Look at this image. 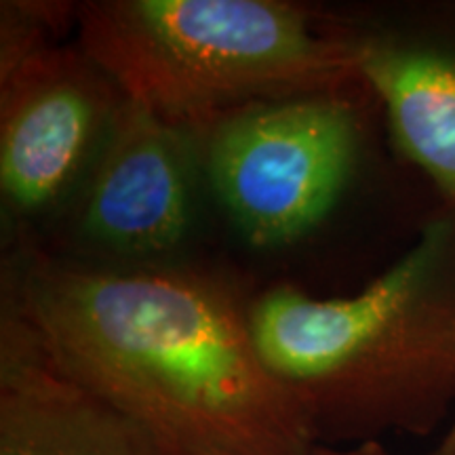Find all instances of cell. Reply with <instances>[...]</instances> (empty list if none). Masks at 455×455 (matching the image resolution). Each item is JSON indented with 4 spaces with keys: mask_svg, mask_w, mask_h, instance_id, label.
Returning a JSON list of instances; mask_svg holds the SVG:
<instances>
[{
    "mask_svg": "<svg viewBox=\"0 0 455 455\" xmlns=\"http://www.w3.org/2000/svg\"><path fill=\"white\" fill-rule=\"evenodd\" d=\"M348 93L243 108L203 135L209 180L249 241L299 238L338 201L361 146Z\"/></svg>",
    "mask_w": 455,
    "mask_h": 455,
    "instance_id": "obj_4",
    "label": "cell"
},
{
    "mask_svg": "<svg viewBox=\"0 0 455 455\" xmlns=\"http://www.w3.org/2000/svg\"><path fill=\"white\" fill-rule=\"evenodd\" d=\"M308 455H390L388 449L384 447L382 441H367V443H356V445H318L312 449Z\"/></svg>",
    "mask_w": 455,
    "mask_h": 455,
    "instance_id": "obj_9",
    "label": "cell"
},
{
    "mask_svg": "<svg viewBox=\"0 0 455 455\" xmlns=\"http://www.w3.org/2000/svg\"><path fill=\"white\" fill-rule=\"evenodd\" d=\"M123 93L83 49L38 43L0 61V186L24 213L76 178Z\"/></svg>",
    "mask_w": 455,
    "mask_h": 455,
    "instance_id": "obj_5",
    "label": "cell"
},
{
    "mask_svg": "<svg viewBox=\"0 0 455 455\" xmlns=\"http://www.w3.org/2000/svg\"><path fill=\"white\" fill-rule=\"evenodd\" d=\"M249 323L318 443L435 435L455 407V218H432L356 295L276 287L249 306Z\"/></svg>",
    "mask_w": 455,
    "mask_h": 455,
    "instance_id": "obj_2",
    "label": "cell"
},
{
    "mask_svg": "<svg viewBox=\"0 0 455 455\" xmlns=\"http://www.w3.org/2000/svg\"><path fill=\"white\" fill-rule=\"evenodd\" d=\"M0 455H163L156 443L61 369L32 329L3 310Z\"/></svg>",
    "mask_w": 455,
    "mask_h": 455,
    "instance_id": "obj_7",
    "label": "cell"
},
{
    "mask_svg": "<svg viewBox=\"0 0 455 455\" xmlns=\"http://www.w3.org/2000/svg\"><path fill=\"white\" fill-rule=\"evenodd\" d=\"M363 81L392 141L432 181L455 218V36L363 34Z\"/></svg>",
    "mask_w": 455,
    "mask_h": 455,
    "instance_id": "obj_8",
    "label": "cell"
},
{
    "mask_svg": "<svg viewBox=\"0 0 455 455\" xmlns=\"http://www.w3.org/2000/svg\"><path fill=\"white\" fill-rule=\"evenodd\" d=\"M76 21L123 98L192 138L243 108L367 87L363 34H327L276 0H104Z\"/></svg>",
    "mask_w": 455,
    "mask_h": 455,
    "instance_id": "obj_3",
    "label": "cell"
},
{
    "mask_svg": "<svg viewBox=\"0 0 455 455\" xmlns=\"http://www.w3.org/2000/svg\"><path fill=\"white\" fill-rule=\"evenodd\" d=\"M4 308L163 455H308L318 439L230 284L186 268L28 255Z\"/></svg>",
    "mask_w": 455,
    "mask_h": 455,
    "instance_id": "obj_1",
    "label": "cell"
},
{
    "mask_svg": "<svg viewBox=\"0 0 455 455\" xmlns=\"http://www.w3.org/2000/svg\"><path fill=\"white\" fill-rule=\"evenodd\" d=\"M435 455H455V418L449 424L445 435H443L439 445H436Z\"/></svg>",
    "mask_w": 455,
    "mask_h": 455,
    "instance_id": "obj_10",
    "label": "cell"
},
{
    "mask_svg": "<svg viewBox=\"0 0 455 455\" xmlns=\"http://www.w3.org/2000/svg\"><path fill=\"white\" fill-rule=\"evenodd\" d=\"M190 140L146 106L123 98L84 201L87 235L133 258L173 247L190 215Z\"/></svg>",
    "mask_w": 455,
    "mask_h": 455,
    "instance_id": "obj_6",
    "label": "cell"
}]
</instances>
